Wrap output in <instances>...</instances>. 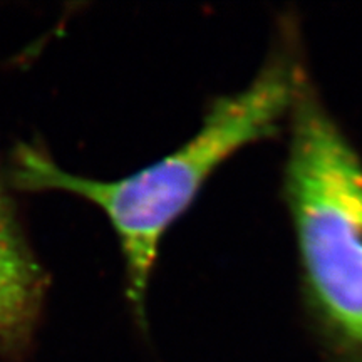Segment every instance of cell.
I'll return each mask as SVG.
<instances>
[{"mask_svg": "<svg viewBox=\"0 0 362 362\" xmlns=\"http://www.w3.org/2000/svg\"><path fill=\"white\" fill-rule=\"evenodd\" d=\"M305 78L288 49L270 57L257 78L211 103L202 128L161 160L117 180L78 176L44 149L21 144L11 180L25 192H64L99 208L119 242L126 298L138 324L146 322V300L163 238L189 210L215 171L240 149L277 134Z\"/></svg>", "mask_w": 362, "mask_h": 362, "instance_id": "cell-1", "label": "cell"}, {"mask_svg": "<svg viewBox=\"0 0 362 362\" xmlns=\"http://www.w3.org/2000/svg\"><path fill=\"white\" fill-rule=\"evenodd\" d=\"M288 121L284 198L307 310L330 362H362V161L307 78Z\"/></svg>", "mask_w": 362, "mask_h": 362, "instance_id": "cell-2", "label": "cell"}, {"mask_svg": "<svg viewBox=\"0 0 362 362\" xmlns=\"http://www.w3.org/2000/svg\"><path fill=\"white\" fill-rule=\"evenodd\" d=\"M45 274L24 237L0 180V356L29 347L45 296Z\"/></svg>", "mask_w": 362, "mask_h": 362, "instance_id": "cell-3", "label": "cell"}]
</instances>
